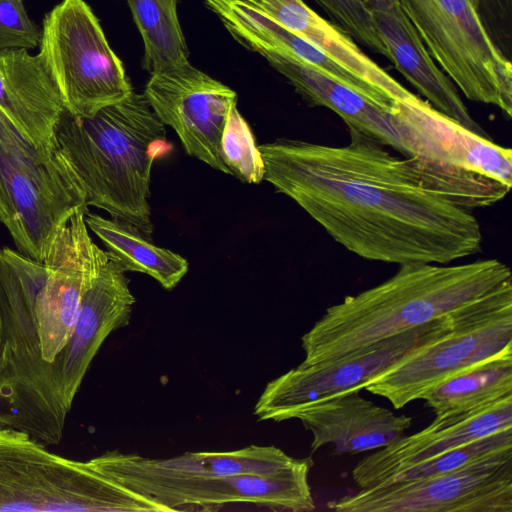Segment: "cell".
<instances>
[{
    "label": "cell",
    "mask_w": 512,
    "mask_h": 512,
    "mask_svg": "<svg viewBox=\"0 0 512 512\" xmlns=\"http://www.w3.org/2000/svg\"><path fill=\"white\" fill-rule=\"evenodd\" d=\"M349 135L342 146L288 138L258 146L264 180L366 260L450 264L481 250L475 215L442 195L415 160Z\"/></svg>",
    "instance_id": "obj_1"
},
{
    "label": "cell",
    "mask_w": 512,
    "mask_h": 512,
    "mask_svg": "<svg viewBox=\"0 0 512 512\" xmlns=\"http://www.w3.org/2000/svg\"><path fill=\"white\" fill-rule=\"evenodd\" d=\"M512 283L498 259L401 265L384 282L326 309L305 333L303 365L336 359L444 318Z\"/></svg>",
    "instance_id": "obj_2"
},
{
    "label": "cell",
    "mask_w": 512,
    "mask_h": 512,
    "mask_svg": "<svg viewBox=\"0 0 512 512\" xmlns=\"http://www.w3.org/2000/svg\"><path fill=\"white\" fill-rule=\"evenodd\" d=\"M54 138L85 193L87 206L104 210L151 238V169L172 145L145 96L133 91L91 117H76L65 110Z\"/></svg>",
    "instance_id": "obj_3"
},
{
    "label": "cell",
    "mask_w": 512,
    "mask_h": 512,
    "mask_svg": "<svg viewBox=\"0 0 512 512\" xmlns=\"http://www.w3.org/2000/svg\"><path fill=\"white\" fill-rule=\"evenodd\" d=\"M47 266L0 248V424L49 446L64 435L69 411L40 351L35 304Z\"/></svg>",
    "instance_id": "obj_4"
},
{
    "label": "cell",
    "mask_w": 512,
    "mask_h": 512,
    "mask_svg": "<svg viewBox=\"0 0 512 512\" xmlns=\"http://www.w3.org/2000/svg\"><path fill=\"white\" fill-rule=\"evenodd\" d=\"M0 511L167 512L28 433L0 424Z\"/></svg>",
    "instance_id": "obj_5"
},
{
    "label": "cell",
    "mask_w": 512,
    "mask_h": 512,
    "mask_svg": "<svg viewBox=\"0 0 512 512\" xmlns=\"http://www.w3.org/2000/svg\"><path fill=\"white\" fill-rule=\"evenodd\" d=\"M97 471L141 494L168 512L216 511L228 504H253L274 511L310 512L315 509L308 482L313 460L298 461L275 474L231 476L176 472L155 458L107 451L88 460Z\"/></svg>",
    "instance_id": "obj_6"
},
{
    "label": "cell",
    "mask_w": 512,
    "mask_h": 512,
    "mask_svg": "<svg viewBox=\"0 0 512 512\" xmlns=\"http://www.w3.org/2000/svg\"><path fill=\"white\" fill-rule=\"evenodd\" d=\"M0 221L17 249L43 262L55 235L79 209L85 193L57 145L42 150L0 112Z\"/></svg>",
    "instance_id": "obj_7"
},
{
    "label": "cell",
    "mask_w": 512,
    "mask_h": 512,
    "mask_svg": "<svg viewBox=\"0 0 512 512\" xmlns=\"http://www.w3.org/2000/svg\"><path fill=\"white\" fill-rule=\"evenodd\" d=\"M428 53L468 100L512 114V65L489 34L482 0H397Z\"/></svg>",
    "instance_id": "obj_8"
},
{
    "label": "cell",
    "mask_w": 512,
    "mask_h": 512,
    "mask_svg": "<svg viewBox=\"0 0 512 512\" xmlns=\"http://www.w3.org/2000/svg\"><path fill=\"white\" fill-rule=\"evenodd\" d=\"M39 47L38 56L73 116L91 117L133 92L121 60L84 0H62L44 16Z\"/></svg>",
    "instance_id": "obj_9"
},
{
    "label": "cell",
    "mask_w": 512,
    "mask_h": 512,
    "mask_svg": "<svg viewBox=\"0 0 512 512\" xmlns=\"http://www.w3.org/2000/svg\"><path fill=\"white\" fill-rule=\"evenodd\" d=\"M512 344V283L470 304L443 337L364 387L401 409L459 372Z\"/></svg>",
    "instance_id": "obj_10"
},
{
    "label": "cell",
    "mask_w": 512,
    "mask_h": 512,
    "mask_svg": "<svg viewBox=\"0 0 512 512\" xmlns=\"http://www.w3.org/2000/svg\"><path fill=\"white\" fill-rule=\"evenodd\" d=\"M467 306L345 356L311 365L300 364L266 385L254 414L260 420L281 422L307 405L361 390L372 379L446 335Z\"/></svg>",
    "instance_id": "obj_11"
},
{
    "label": "cell",
    "mask_w": 512,
    "mask_h": 512,
    "mask_svg": "<svg viewBox=\"0 0 512 512\" xmlns=\"http://www.w3.org/2000/svg\"><path fill=\"white\" fill-rule=\"evenodd\" d=\"M338 512H512V450L434 477L360 489Z\"/></svg>",
    "instance_id": "obj_12"
},
{
    "label": "cell",
    "mask_w": 512,
    "mask_h": 512,
    "mask_svg": "<svg viewBox=\"0 0 512 512\" xmlns=\"http://www.w3.org/2000/svg\"><path fill=\"white\" fill-rule=\"evenodd\" d=\"M77 210L59 229L44 259L47 276L35 304L43 361L53 368L61 395V361L79 315L89 278L108 255L89 235L85 214Z\"/></svg>",
    "instance_id": "obj_13"
},
{
    "label": "cell",
    "mask_w": 512,
    "mask_h": 512,
    "mask_svg": "<svg viewBox=\"0 0 512 512\" xmlns=\"http://www.w3.org/2000/svg\"><path fill=\"white\" fill-rule=\"evenodd\" d=\"M143 95L189 156L231 175L221 158V139L237 105L234 90L187 62L152 73Z\"/></svg>",
    "instance_id": "obj_14"
},
{
    "label": "cell",
    "mask_w": 512,
    "mask_h": 512,
    "mask_svg": "<svg viewBox=\"0 0 512 512\" xmlns=\"http://www.w3.org/2000/svg\"><path fill=\"white\" fill-rule=\"evenodd\" d=\"M512 428V396L474 409L436 416L409 436L362 458L352 470L360 489L384 484L395 473L463 445Z\"/></svg>",
    "instance_id": "obj_15"
},
{
    "label": "cell",
    "mask_w": 512,
    "mask_h": 512,
    "mask_svg": "<svg viewBox=\"0 0 512 512\" xmlns=\"http://www.w3.org/2000/svg\"><path fill=\"white\" fill-rule=\"evenodd\" d=\"M134 303L126 272L108 257L87 282L76 326L63 351L61 396L69 411L100 347L113 331L128 325Z\"/></svg>",
    "instance_id": "obj_16"
},
{
    "label": "cell",
    "mask_w": 512,
    "mask_h": 512,
    "mask_svg": "<svg viewBox=\"0 0 512 512\" xmlns=\"http://www.w3.org/2000/svg\"><path fill=\"white\" fill-rule=\"evenodd\" d=\"M311 432L312 451L333 445V454H357L380 449L404 436L412 418L396 415L360 395V389L331 396L295 411Z\"/></svg>",
    "instance_id": "obj_17"
},
{
    "label": "cell",
    "mask_w": 512,
    "mask_h": 512,
    "mask_svg": "<svg viewBox=\"0 0 512 512\" xmlns=\"http://www.w3.org/2000/svg\"><path fill=\"white\" fill-rule=\"evenodd\" d=\"M208 7L234 39L247 49L257 53L267 50L290 55L389 111L394 109L399 99L412 93L398 95L368 83L276 22L253 0H209Z\"/></svg>",
    "instance_id": "obj_18"
},
{
    "label": "cell",
    "mask_w": 512,
    "mask_h": 512,
    "mask_svg": "<svg viewBox=\"0 0 512 512\" xmlns=\"http://www.w3.org/2000/svg\"><path fill=\"white\" fill-rule=\"evenodd\" d=\"M65 111L60 92L38 55L0 50V112L42 150L56 147L54 131Z\"/></svg>",
    "instance_id": "obj_19"
},
{
    "label": "cell",
    "mask_w": 512,
    "mask_h": 512,
    "mask_svg": "<svg viewBox=\"0 0 512 512\" xmlns=\"http://www.w3.org/2000/svg\"><path fill=\"white\" fill-rule=\"evenodd\" d=\"M372 13L389 60L425 100L465 127L487 134L469 113L454 83L430 56L398 1L377 2Z\"/></svg>",
    "instance_id": "obj_20"
},
{
    "label": "cell",
    "mask_w": 512,
    "mask_h": 512,
    "mask_svg": "<svg viewBox=\"0 0 512 512\" xmlns=\"http://www.w3.org/2000/svg\"><path fill=\"white\" fill-rule=\"evenodd\" d=\"M281 73L311 106L325 107L336 113L349 130L393 149L401 155V143L395 129V110L389 111L336 79L275 51L259 52Z\"/></svg>",
    "instance_id": "obj_21"
},
{
    "label": "cell",
    "mask_w": 512,
    "mask_h": 512,
    "mask_svg": "<svg viewBox=\"0 0 512 512\" xmlns=\"http://www.w3.org/2000/svg\"><path fill=\"white\" fill-rule=\"evenodd\" d=\"M253 1L276 22L368 83L398 95L409 92L363 53L346 32L323 19L302 0Z\"/></svg>",
    "instance_id": "obj_22"
},
{
    "label": "cell",
    "mask_w": 512,
    "mask_h": 512,
    "mask_svg": "<svg viewBox=\"0 0 512 512\" xmlns=\"http://www.w3.org/2000/svg\"><path fill=\"white\" fill-rule=\"evenodd\" d=\"M87 227L101 240L108 257L125 272L147 274L167 289H173L188 271V261L180 254L152 243L137 227L99 214H85Z\"/></svg>",
    "instance_id": "obj_23"
},
{
    "label": "cell",
    "mask_w": 512,
    "mask_h": 512,
    "mask_svg": "<svg viewBox=\"0 0 512 512\" xmlns=\"http://www.w3.org/2000/svg\"><path fill=\"white\" fill-rule=\"evenodd\" d=\"M512 396V344L447 378L420 399L436 416L466 411Z\"/></svg>",
    "instance_id": "obj_24"
},
{
    "label": "cell",
    "mask_w": 512,
    "mask_h": 512,
    "mask_svg": "<svg viewBox=\"0 0 512 512\" xmlns=\"http://www.w3.org/2000/svg\"><path fill=\"white\" fill-rule=\"evenodd\" d=\"M144 43L143 67L150 74L189 62L177 15V0H128Z\"/></svg>",
    "instance_id": "obj_25"
},
{
    "label": "cell",
    "mask_w": 512,
    "mask_h": 512,
    "mask_svg": "<svg viewBox=\"0 0 512 512\" xmlns=\"http://www.w3.org/2000/svg\"><path fill=\"white\" fill-rule=\"evenodd\" d=\"M221 158L230 174L249 184L264 180V162L256 145L253 132L233 106L226 121L221 139Z\"/></svg>",
    "instance_id": "obj_26"
},
{
    "label": "cell",
    "mask_w": 512,
    "mask_h": 512,
    "mask_svg": "<svg viewBox=\"0 0 512 512\" xmlns=\"http://www.w3.org/2000/svg\"><path fill=\"white\" fill-rule=\"evenodd\" d=\"M340 28L375 53L390 58L369 0H314Z\"/></svg>",
    "instance_id": "obj_27"
},
{
    "label": "cell",
    "mask_w": 512,
    "mask_h": 512,
    "mask_svg": "<svg viewBox=\"0 0 512 512\" xmlns=\"http://www.w3.org/2000/svg\"><path fill=\"white\" fill-rule=\"evenodd\" d=\"M41 28L30 19L23 0H0V50L39 46Z\"/></svg>",
    "instance_id": "obj_28"
},
{
    "label": "cell",
    "mask_w": 512,
    "mask_h": 512,
    "mask_svg": "<svg viewBox=\"0 0 512 512\" xmlns=\"http://www.w3.org/2000/svg\"><path fill=\"white\" fill-rule=\"evenodd\" d=\"M369 1H370V3H371V4H372V6H373V4H375V3H376L377 1H379V0H369Z\"/></svg>",
    "instance_id": "obj_29"
},
{
    "label": "cell",
    "mask_w": 512,
    "mask_h": 512,
    "mask_svg": "<svg viewBox=\"0 0 512 512\" xmlns=\"http://www.w3.org/2000/svg\"><path fill=\"white\" fill-rule=\"evenodd\" d=\"M2 215V206H1V202H0V217Z\"/></svg>",
    "instance_id": "obj_30"
}]
</instances>
